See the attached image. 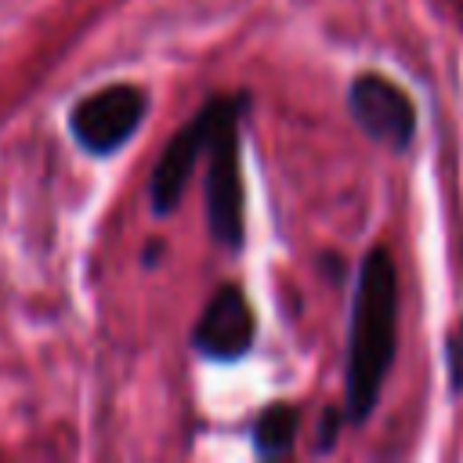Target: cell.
Segmentation results:
<instances>
[{
  "label": "cell",
  "instance_id": "6da1fadb",
  "mask_svg": "<svg viewBox=\"0 0 463 463\" xmlns=\"http://www.w3.org/2000/svg\"><path fill=\"white\" fill-rule=\"evenodd\" d=\"M398 340V271L383 246L362 257L351 322H347V365H344V416L347 423H365L380 402L383 376L394 362Z\"/></svg>",
  "mask_w": 463,
  "mask_h": 463
},
{
  "label": "cell",
  "instance_id": "3957f363",
  "mask_svg": "<svg viewBox=\"0 0 463 463\" xmlns=\"http://www.w3.org/2000/svg\"><path fill=\"white\" fill-rule=\"evenodd\" d=\"M148 116V94L137 83H105L80 101H72L65 127L76 148L90 159H109L119 148L134 141V134L145 127Z\"/></svg>",
  "mask_w": 463,
  "mask_h": 463
},
{
  "label": "cell",
  "instance_id": "8992f818",
  "mask_svg": "<svg viewBox=\"0 0 463 463\" xmlns=\"http://www.w3.org/2000/svg\"><path fill=\"white\" fill-rule=\"evenodd\" d=\"M347 112L369 141L394 148V152L409 148V141L416 134V109H412L409 94L380 72H362L351 80Z\"/></svg>",
  "mask_w": 463,
  "mask_h": 463
},
{
  "label": "cell",
  "instance_id": "9c48e42d",
  "mask_svg": "<svg viewBox=\"0 0 463 463\" xmlns=\"http://www.w3.org/2000/svg\"><path fill=\"white\" fill-rule=\"evenodd\" d=\"M445 362H449V376H452V391H463V329H456L445 344Z\"/></svg>",
  "mask_w": 463,
  "mask_h": 463
},
{
  "label": "cell",
  "instance_id": "277c9868",
  "mask_svg": "<svg viewBox=\"0 0 463 463\" xmlns=\"http://www.w3.org/2000/svg\"><path fill=\"white\" fill-rule=\"evenodd\" d=\"M228 98H232V94L210 98V101L163 145V152H159V159H156V166H152L148 188H145V199H148V213H152V217L163 221V217H170V213L181 206V199H184V192H188V181H192V174H195V163L206 156V148H210V141H213V130H217V123H221L224 109H228Z\"/></svg>",
  "mask_w": 463,
  "mask_h": 463
},
{
  "label": "cell",
  "instance_id": "ba28073f",
  "mask_svg": "<svg viewBox=\"0 0 463 463\" xmlns=\"http://www.w3.org/2000/svg\"><path fill=\"white\" fill-rule=\"evenodd\" d=\"M340 420H347L340 409H322V420H318V430H315V452H322V456H326V452H333Z\"/></svg>",
  "mask_w": 463,
  "mask_h": 463
},
{
  "label": "cell",
  "instance_id": "30bf717a",
  "mask_svg": "<svg viewBox=\"0 0 463 463\" xmlns=\"http://www.w3.org/2000/svg\"><path fill=\"white\" fill-rule=\"evenodd\" d=\"M159 253H163V242L156 239V242H152V246L141 253V264H145V268H156V264H159Z\"/></svg>",
  "mask_w": 463,
  "mask_h": 463
},
{
  "label": "cell",
  "instance_id": "7a4b0ae2",
  "mask_svg": "<svg viewBox=\"0 0 463 463\" xmlns=\"http://www.w3.org/2000/svg\"><path fill=\"white\" fill-rule=\"evenodd\" d=\"M250 109V94L239 90L228 98V109L213 130V141L206 148V228L210 239L239 253L246 242V181H242V116Z\"/></svg>",
  "mask_w": 463,
  "mask_h": 463
},
{
  "label": "cell",
  "instance_id": "52a82bcc",
  "mask_svg": "<svg viewBox=\"0 0 463 463\" xmlns=\"http://www.w3.org/2000/svg\"><path fill=\"white\" fill-rule=\"evenodd\" d=\"M297 427H300V409L289 402H271L250 427L253 456L257 459H282L297 441Z\"/></svg>",
  "mask_w": 463,
  "mask_h": 463
},
{
  "label": "cell",
  "instance_id": "5b68a950",
  "mask_svg": "<svg viewBox=\"0 0 463 463\" xmlns=\"http://www.w3.org/2000/svg\"><path fill=\"white\" fill-rule=\"evenodd\" d=\"M188 340L192 351L213 365H232L250 354L257 340V318L239 282H224L210 293Z\"/></svg>",
  "mask_w": 463,
  "mask_h": 463
}]
</instances>
